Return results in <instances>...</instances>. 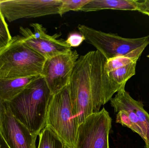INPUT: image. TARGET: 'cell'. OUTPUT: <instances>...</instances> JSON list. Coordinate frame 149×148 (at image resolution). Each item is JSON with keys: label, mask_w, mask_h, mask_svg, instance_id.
Returning <instances> with one entry per match:
<instances>
[{"label": "cell", "mask_w": 149, "mask_h": 148, "mask_svg": "<svg viewBox=\"0 0 149 148\" xmlns=\"http://www.w3.org/2000/svg\"><path fill=\"white\" fill-rule=\"evenodd\" d=\"M107 59L97 50L80 56L68 87L72 109L78 124L111 100L115 94L104 71Z\"/></svg>", "instance_id": "obj_1"}, {"label": "cell", "mask_w": 149, "mask_h": 148, "mask_svg": "<svg viewBox=\"0 0 149 148\" xmlns=\"http://www.w3.org/2000/svg\"><path fill=\"white\" fill-rule=\"evenodd\" d=\"M52 95L43 77L39 75L19 94L5 103L15 117L38 136L45 127Z\"/></svg>", "instance_id": "obj_2"}, {"label": "cell", "mask_w": 149, "mask_h": 148, "mask_svg": "<svg viewBox=\"0 0 149 148\" xmlns=\"http://www.w3.org/2000/svg\"><path fill=\"white\" fill-rule=\"evenodd\" d=\"M46 60L16 36L0 52V79L41 75Z\"/></svg>", "instance_id": "obj_3"}, {"label": "cell", "mask_w": 149, "mask_h": 148, "mask_svg": "<svg viewBox=\"0 0 149 148\" xmlns=\"http://www.w3.org/2000/svg\"><path fill=\"white\" fill-rule=\"evenodd\" d=\"M79 125L72 109L69 88L52 96L45 127L50 129L70 148H74Z\"/></svg>", "instance_id": "obj_4"}, {"label": "cell", "mask_w": 149, "mask_h": 148, "mask_svg": "<svg viewBox=\"0 0 149 148\" xmlns=\"http://www.w3.org/2000/svg\"><path fill=\"white\" fill-rule=\"evenodd\" d=\"M78 29L86 41L94 46L107 60L126 55L143 45L149 44V36L141 38H127L82 24H79Z\"/></svg>", "instance_id": "obj_5"}, {"label": "cell", "mask_w": 149, "mask_h": 148, "mask_svg": "<svg viewBox=\"0 0 149 148\" xmlns=\"http://www.w3.org/2000/svg\"><path fill=\"white\" fill-rule=\"evenodd\" d=\"M112 118L103 108L79 125L74 148H109V136Z\"/></svg>", "instance_id": "obj_6"}, {"label": "cell", "mask_w": 149, "mask_h": 148, "mask_svg": "<svg viewBox=\"0 0 149 148\" xmlns=\"http://www.w3.org/2000/svg\"><path fill=\"white\" fill-rule=\"evenodd\" d=\"M30 25L33 28L34 32L29 28H19L23 41L45 59L66 53L71 49L65 40L59 39L61 33L51 35L47 34L46 28L40 23H31Z\"/></svg>", "instance_id": "obj_7"}, {"label": "cell", "mask_w": 149, "mask_h": 148, "mask_svg": "<svg viewBox=\"0 0 149 148\" xmlns=\"http://www.w3.org/2000/svg\"><path fill=\"white\" fill-rule=\"evenodd\" d=\"M79 57L76 50L71 49L66 53L46 59L41 75L52 95L68 87Z\"/></svg>", "instance_id": "obj_8"}, {"label": "cell", "mask_w": 149, "mask_h": 148, "mask_svg": "<svg viewBox=\"0 0 149 148\" xmlns=\"http://www.w3.org/2000/svg\"><path fill=\"white\" fill-rule=\"evenodd\" d=\"M61 0L0 1V9L9 22L23 18L58 14Z\"/></svg>", "instance_id": "obj_9"}, {"label": "cell", "mask_w": 149, "mask_h": 148, "mask_svg": "<svg viewBox=\"0 0 149 148\" xmlns=\"http://www.w3.org/2000/svg\"><path fill=\"white\" fill-rule=\"evenodd\" d=\"M115 112L124 111L133 123L134 132L138 134L149 148V114L144 109L142 102L133 99L128 92L122 89L110 100Z\"/></svg>", "instance_id": "obj_10"}, {"label": "cell", "mask_w": 149, "mask_h": 148, "mask_svg": "<svg viewBox=\"0 0 149 148\" xmlns=\"http://www.w3.org/2000/svg\"><path fill=\"white\" fill-rule=\"evenodd\" d=\"M3 111L0 129L10 148H36L37 136L32 134L15 117L6 103H3Z\"/></svg>", "instance_id": "obj_11"}, {"label": "cell", "mask_w": 149, "mask_h": 148, "mask_svg": "<svg viewBox=\"0 0 149 148\" xmlns=\"http://www.w3.org/2000/svg\"><path fill=\"white\" fill-rule=\"evenodd\" d=\"M139 1L136 0H91L80 10L88 12L103 10H138Z\"/></svg>", "instance_id": "obj_12"}, {"label": "cell", "mask_w": 149, "mask_h": 148, "mask_svg": "<svg viewBox=\"0 0 149 148\" xmlns=\"http://www.w3.org/2000/svg\"><path fill=\"white\" fill-rule=\"evenodd\" d=\"M38 76L0 79V99L2 102L11 101L21 93Z\"/></svg>", "instance_id": "obj_13"}, {"label": "cell", "mask_w": 149, "mask_h": 148, "mask_svg": "<svg viewBox=\"0 0 149 148\" xmlns=\"http://www.w3.org/2000/svg\"><path fill=\"white\" fill-rule=\"evenodd\" d=\"M137 61L133 62L124 67L105 72L115 93L125 88L127 81L136 74Z\"/></svg>", "instance_id": "obj_14"}, {"label": "cell", "mask_w": 149, "mask_h": 148, "mask_svg": "<svg viewBox=\"0 0 149 148\" xmlns=\"http://www.w3.org/2000/svg\"><path fill=\"white\" fill-rule=\"evenodd\" d=\"M38 136V148H65V145L61 139L47 127H45Z\"/></svg>", "instance_id": "obj_15"}, {"label": "cell", "mask_w": 149, "mask_h": 148, "mask_svg": "<svg viewBox=\"0 0 149 148\" xmlns=\"http://www.w3.org/2000/svg\"><path fill=\"white\" fill-rule=\"evenodd\" d=\"M58 14L60 16L70 11H80L91 0H61Z\"/></svg>", "instance_id": "obj_16"}, {"label": "cell", "mask_w": 149, "mask_h": 148, "mask_svg": "<svg viewBox=\"0 0 149 148\" xmlns=\"http://www.w3.org/2000/svg\"><path fill=\"white\" fill-rule=\"evenodd\" d=\"M12 38L5 18L0 9V52L8 46Z\"/></svg>", "instance_id": "obj_17"}, {"label": "cell", "mask_w": 149, "mask_h": 148, "mask_svg": "<svg viewBox=\"0 0 149 148\" xmlns=\"http://www.w3.org/2000/svg\"><path fill=\"white\" fill-rule=\"evenodd\" d=\"M85 40V37L81 34L74 32L70 34L65 41L67 44L72 47L80 46Z\"/></svg>", "instance_id": "obj_18"}, {"label": "cell", "mask_w": 149, "mask_h": 148, "mask_svg": "<svg viewBox=\"0 0 149 148\" xmlns=\"http://www.w3.org/2000/svg\"><path fill=\"white\" fill-rule=\"evenodd\" d=\"M137 11L144 14L149 16V0L139 1Z\"/></svg>", "instance_id": "obj_19"}, {"label": "cell", "mask_w": 149, "mask_h": 148, "mask_svg": "<svg viewBox=\"0 0 149 148\" xmlns=\"http://www.w3.org/2000/svg\"><path fill=\"white\" fill-rule=\"evenodd\" d=\"M0 148H10L3 137L0 129Z\"/></svg>", "instance_id": "obj_20"}, {"label": "cell", "mask_w": 149, "mask_h": 148, "mask_svg": "<svg viewBox=\"0 0 149 148\" xmlns=\"http://www.w3.org/2000/svg\"><path fill=\"white\" fill-rule=\"evenodd\" d=\"M3 111V103L2 102L0 99V125L2 119Z\"/></svg>", "instance_id": "obj_21"}, {"label": "cell", "mask_w": 149, "mask_h": 148, "mask_svg": "<svg viewBox=\"0 0 149 148\" xmlns=\"http://www.w3.org/2000/svg\"><path fill=\"white\" fill-rule=\"evenodd\" d=\"M65 148H70L68 147H67V146H65Z\"/></svg>", "instance_id": "obj_22"}]
</instances>
